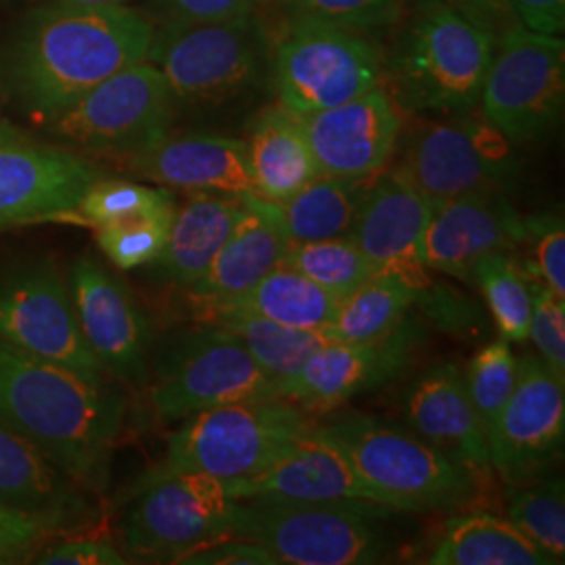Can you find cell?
<instances>
[{"mask_svg": "<svg viewBox=\"0 0 565 565\" xmlns=\"http://www.w3.org/2000/svg\"><path fill=\"white\" fill-rule=\"evenodd\" d=\"M126 401L97 382L0 340V422L41 448L88 494L109 486Z\"/></svg>", "mask_w": 565, "mask_h": 565, "instance_id": "obj_1", "label": "cell"}, {"mask_svg": "<svg viewBox=\"0 0 565 565\" xmlns=\"http://www.w3.org/2000/svg\"><path fill=\"white\" fill-rule=\"evenodd\" d=\"M151 21L124 4L44 2L11 55V84L21 105L53 121L97 84L147 60Z\"/></svg>", "mask_w": 565, "mask_h": 565, "instance_id": "obj_2", "label": "cell"}, {"mask_svg": "<svg viewBox=\"0 0 565 565\" xmlns=\"http://www.w3.org/2000/svg\"><path fill=\"white\" fill-rule=\"evenodd\" d=\"M494 39L448 0H422L392 61L396 97L411 111L463 114L480 103Z\"/></svg>", "mask_w": 565, "mask_h": 565, "instance_id": "obj_3", "label": "cell"}, {"mask_svg": "<svg viewBox=\"0 0 565 565\" xmlns=\"http://www.w3.org/2000/svg\"><path fill=\"white\" fill-rule=\"evenodd\" d=\"M340 446L373 501L401 511H446L473 497V478L415 431L348 413L319 425Z\"/></svg>", "mask_w": 565, "mask_h": 565, "instance_id": "obj_4", "label": "cell"}, {"mask_svg": "<svg viewBox=\"0 0 565 565\" xmlns=\"http://www.w3.org/2000/svg\"><path fill=\"white\" fill-rule=\"evenodd\" d=\"M390 511L369 501L237 499L233 534L268 548L279 564H377L390 551L377 520Z\"/></svg>", "mask_w": 565, "mask_h": 565, "instance_id": "obj_5", "label": "cell"}, {"mask_svg": "<svg viewBox=\"0 0 565 565\" xmlns=\"http://www.w3.org/2000/svg\"><path fill=\"white\" fill-rule=\"evenodd\" d=\"M315 424L302 406L285 398H258L214 406L182 419L168 438L162 463L137 488L170 473H205L223 482L256 476L282 448Z\"/></svg>", "mask_w": 565, "mask_h": 565, "instance_id": "obj_6", "label": "cell"}, {"mask_svg": "<svg viewBox=\"0 0 565 565\" xmlns=\"http://www.w3.org/2000/svg\"><path fill=\"white\" fill-rule=\"evenodd\" d=\"M279 398L277 382L231 333L200 324L163 343L153 361L149 401L162 424L223 404Z\"/></svg>", "mask_w": 565, "mask_h": 565, "instance_id": "obj_7", "label": "cell"}, {"mask_svg": "<svg viewBox=\"0 0 565 565\" xmlns=\"http://www.w3.org/2000/svg\"><path fill=\"white\" fill-rule=\"evenodd\" d=\"M235 499L223 480L170 473L135 490L121 520L124 553L135 562L179 564L184 555L233 534Z\"/></svg>", "mask_w": 565, "mask_h": 565, "instance_id": "obj_8", "label": "cell"}, {"mask_svg": "<svg viewBox=\"0 0 565 565\" xmlns=\"http://www.w3.org/2000/svg\"><path fill=\"white\" fill-rule=\"evenodd\" d=\"M177 102L162 72L145 60L97 84L51 124L82 151L126 160L162 141Z\"/></svg>", "mask_w": 565, "mask_h": 565, "instance_id": "obj_9", "label": "cell"}, {"mask_svg": "<svg viewBox=\"0 0 565 565\" xmlns=\"http://www.w3.org/2000/svg\"><path fill=\"white\" fill-rule=\"evenodd\" d=\"M564 102V39L511 28L494 44L480 93L488 126L511 141H534L559 121Z\"/></svg>", "mask_w": 565, "mask_h": 565, "instance_id": "obj_10", "label": "cell"}, {"mask_svg": "<svg viewBox=\"0 0 565 565\" xmlns=\"http://www.w3.org/2000/svg\"><path fill=\"white\" fill-rule=\"evenodd\" d=\"M382 78L380 53L354 30L300 20L275 53V86L282 109L302 118L350 102Z\"/></svg>", "mask_w": 565, "mask_h": 565, "instance_id": "obj_11", "label": "cell"}, {"mask_svg": "<svg viewBox=\"0 0 565 565\" xmlns=\"http://www.w3.org/2000/svg\"><path fill=\"white\" fill-rule=\"evenodd\" d=\"M263 34L252 15L228 21H166L153 30L147 61L179 102L218 103L256 76Z\"/></svg>", "mask_w": 565, "mask_h": 565, "instance_id": "obj_12", "label": "cell"}, {"mask_svg": "<svg viewBox=\"0 0 565 565\" xmlns=\"http://www.w3.org/2000/svg\"><path fill=\"white\" fill-rule=\"evenodd\" d=\"M0 340L103 382L107 373L90 352L60 266L34 256L0 273Z\"/></svg>", "mask_w": 565, "mask_h": 565, "instance_id": "obj_13", "label": "cell"}, {"mask_svg": "<svg viewBox=\"0 0 565 565\" xmlns=\"http://www.w3.org/2000/svg\"><path fill=\"white\" fill-rule=\"evenodd\" d=\"M564 431V377L539 356L518 361L513 394L486 434L492 469L509 486L536 480L559 457Z\"/></svg>", "mask_w": 565, "mask_h": 565, "instance_id": "obj_14", "label": "cell"}, {"mask_svg": "<svg viewBox=\"0 0 565 565\" xmlns=\"http://www.w3.org/2000/svg\"><path fill=\"white\" fill-rule=\"evenodd\" d=\"M425 342L419 321L406 319L377 340L327 343L302 369L277 385V396L302 406L323 411L350 398L396 382L415 364Z\"/></svg>", "mask_w": 565, "mask_h": 565, "instance_id": "obj_15", "label": "cell"}, {"mask_svg": "<svg viewBox=\"0 0 565 565\" xmlns=\"http://www.w3.org/2000/svg\"><path fill=\"white\" fill-rule=\"evenodd\" d=\"M392 170L401 181L440 203L482 191H505L509 166L490 153L484 132L463 121L417 120L398 137Z\"/></svg>", "mask_w": 565, "mask_h": 565, "instance_id": "obj_16", "label": "cell"}, {"mask_svg": "<svg viewBox=\"0 0 565 565\" xmlns=\"http://www.w3.org/2000/svg\"><path fill=\"white\" fill-rule=\"evenodd\" d=\"M67 282L82 335L105 373L124 384H147L151 335L128 287L88 256L74 263Z\"/></svg>", "mask_w": 565, "mask_h": 565, "instance_id": "obj_17", "label": "cell"}, {"mask_svg": "<svg viewBox=\"0 0 565 565\" xmlns=\"http://www.w3.org/2000/svg\"><path fill=\"white\" fill-rule=\"evenodd\" d=\"M97 179V168L72 151L0 132V231L63 223Z\"/></svg>", "mask_w": 565, "mask_h": 565, "instance_id": "obj_18", "label": "cell"}, {"mask_svg": "<svg viewBox=\"0 0 565 565\" xmlns=\"http://www.w3.org/2000/svg\"><path fill=\"white\" fill-rule=\"evenodd\" d=\"M321 174L375 177L403 132L396 102L377 84L350 102L300 118Z\"/></svg>", "mask_w": 565, "mask_h": 565, "instance_id": "obj_19", "label": "cell"}, {"mask_svg": "<svg viewBox=\"0 0 565 565\" xmlns=\"http://www.w3.org/2000/svg\"><path fill=\"white\" fill-rule=\"evenodd\" d=\"M525 239L524 218L505 191H482L434 207L422 239L427 270L473 281V268L492 254H509Z\"/></svg>", "mask_w": 565, "mask_h": 565, "instance_id": "obj_20", "label": "cell"}, {"mask_svg": "<svg viewBox=\"0 0 565 565\" xmlns=\"http://www.w3.org/2000/svg\"><path fill=\"white\" fill-rule=\"evenodd\" d=\"M431 214L434 203L387 172L371 182L350 233L375 273L403 279L419 294V302L429 291L422 239Z\"/></svg>", "mask_w": 565, "mask_h": 565, "instance_id": "obj_21", "label": "cell"}, {"mask_svg": "<svg viewBox=\"0 0 565 565\" xmlns=\"http://www.w3.org/2000/svg\"><path fill=\"white\" fill-rule=\"evenodd\" d=\"M237 499H282V501H369L366 486L319 425L310 427L258 471L256 476L224 482Z\"/></svg>", "mask_w": 565, "mask_h": 565, "instance_id": "obj_22", "label": "cell"}, {"mask_svg": "<svg viewBox=\"0 0 565 565\" xmlns=\"http://www.w3.org/2000/svg\"><path fill=\"white\" fill-rule=\"evenodd\" d=\"M404 417L411 431L440 450L473 478L492 471L484 427L465 387L463 371L455 363L434 364L408 385Z\"/></svg>", "mask_w": 565, "mask_h": 565, "instance_id": "obj_23", "label": "cell"}, {"mask_svg": "<svg viewBox=\"0 0 565 565\" xmlns=\"http://www.w3.org/2000/svg\"><path fill=\"white\" fill-rule=\"evenodd\" d=\"M145 181L189 193L242 198L254 193L245 142L218 135H166L162 141L124 160Z\"/></svg>", "mask_w": 565, "mask_h": 565, "instance_id": "obj_24", "label": "cell"}, {"mask_svg": "<svg viewBox=\"0 0 565 565\" xmlns=\"http://www.w3.org/2000/svg\"><path fill=\"white\" fill-rule=\"evenodd\" d=\"M0 507L86 527L93 518L88 492L67 478L39 446L0 422Z\"/></svg>", "mask_w": 565, "mask_h": 565, "instance_id": "obj_25", "label": "cell"}, {"mask_svg": "<svg viewBox=\"0 0 565 565\" xmlns=\"http://www.w3.org/2000/svg\"><path fill=\"white\" fill-rule=\"evenodd\" d=\"M373 179L319 174L281 202H268L254 193L242 195V202L277 224L289 243L350 237Z\"/></svg>", "mask_w": 565, "mask_h": 565, "instance_id": "obj_26", "label": "cell"}, {"mask_svg": "<svg viewBox=\"0 0 565 565\" xmlns=\"http://www.w3.org/2000/svg\"><path fill=\"white\" fill-rule=\"evenodd\" d=\"M243 207L245 212L239 223L235 224L214 263L210 264L200 281L189 287L193 302H231L281 264L282 254L289 245L285 233L263 212L245 203Z\"/></svg>", "mask_w": 565, "mask_h": 565, "instance_id": "obj_27", "label": "cell"}, {"mask_svg": "<svg viewBox=\"0 0 565 565\" xmlns=\"http://www.w3.org/2000/svg\"><path fill=\"white\" fill-rule=\"evenodd\" d=\"M243 212L239 198L193 193L189 202L177 207L168 242L156 260L163 277L184 289L193 287L223 249Z\"/></svg>", "mask_w": 565, "mask_h": 565, "instance_id": "obj_28", "label": "cell"}, {"mask_svg": "<svg viewBox=\"0 0 565 565\" xmlns=\"http://www.w3.org/2000/svg\"><path fill=\"white\" fill-rule=\"evenodd\" d=\"M243 142L254 195L263 200H287L321 174L302 121L282 107L260 114Z\"/></svg>", "mask_w": 565, "mask_h": 565, "instance_id": "obj_29", "label": "cell"}, {"mask_svg": "<svg viewBox=\"0 0 565 565\" xmlns=\"http://www.w3.org/2000/svg\"><path fill=\"white\" fill-rule=\"evenodd\" d=\"M198 321L231 333L277 385L294 377L302 364L331 340L323 331L296 329L224 303H195Z\"/></svg>", "mask_w": 565, "mask_h": 565, "instance_id": "obj_30", "label": "cell"}, {"mask_svg": "<svg viewBox=\"0 0 565 565\" xmlns=\"http://www.w3.org/2000/svg\"><path fill=\"white\" fill-rule=\"evenodd\" d=\"M427 564L548 565L553 559L511 522L490 513H467L448 522Z\"/></svg>", "mask_w": 565, "mask_h": 565, "instance_id": "obj_31", "label": "cell"}, {"mask_svg": "<svg viewBox=\"0 0 565 565\" xmlns=\"http://www.w3.org/2000/svg\"><path fill=\"white\" fill-rule=\"evenodd\" d=\"M340 298L302 273L277 266L239 298L223 302L245 312L270 319L275 323L323 331L335 315Z\"/></svg>", "mask_w": 565, "mask_h": 565, "instance_id": "obj_32", "label": "cell"}, {"mask_svg": "<svg viewBox=\"0 0 565 565\" xmlns=\"http://www.w3.org/2000/svg\"><path fill=\"white\" fill-rule=\"evenodd\" d=\"M417 302L419 294L403 279L375 273L343 298L323 333L335 343L377 340L401 323Z\"/></svg>", "mask_w": 565, "mask_h": 565, "instance_id": "obj_33", "label": "cell"}, {"mask_svg": "<svg viewBox=\"0 0 565 565\" xmlns=\"http://www.w3.org/2000/svg\"><path fill=\"white\" fill-rule=\"evenodd\" d=\"M170 210H177V202L166 186L153 189L139 182L99 177L84 191L81 202L65 216L63 223L99 228L105 224L126 223Z\"/></svg>", "mask_w": 565, "mask_h": 565, "instance_id": "obj_34", "label": "cell"}, {"mask_svg": "<svg viewBox=\"0 0 565 565\" xmlns=\"http://www.w3.org/2000/svg\"><path fill=\"white\" fill-rule=\"evenodd\" d=\"M281 266L302 273L340 300L375 275V268L350 237L289 243Z\"/></svg>", "mask_w": 565, "mask_h": 565, "instance_id": "obj_35", "label": "cell"}, {"mask_svg": "<svg viewBox=\"0 0 565 565\" xmlns=\"http://www.w3.org/2000/svg\"><path fill=\"white\" fill-rule=\"evenodd\" d=\"M478 281L492 319L507 342H525L536 287L527 273L509 254H492L476 264Z\"/></svg>", "mask_w": 565, "mask_h": 565, "instance_id": "obj_36", "label": "cell"}, {"mask_svg": "<svg viewBox=\"0 0 565 565\" xmlns=\"http://www.w3.org/2000/svg\"><path fill=\"white\" fill-rule=\"evenodd\" d=\"M520 484L509 501V522L541 546L553 564L565 555L564 480H532Z\"/></svg>", "mask_w": 565, "mask_h": 565, "instance_id": "obj_37", "label": "cell"}, {"mask_svg": "<svg viewBox=\"0 0 565 565\" xmlns=\"http://www.w3.org/2000/svg\"><path fill=\"white\" fill-rule=\"evenodd\" d=\"M463 377L469 401L488 434L518 382V359L507 340L484 345L467 364Z\"/></svg>", "mask_w": 565, "mask_h": 565, "instance_id": "obj_38", "label": "cell"}, {"mask_svg": "<svg viewBox=\"0 0 565 565\" xmlns=\"http://www.w3.org/2000/svg\"><path fill=\"white\" fill-rule=\"evenodd\" d=\"M177 210L135 218L126 223L105 224L95 231V242L103 254L120 270L139 268L145 264L156 263L168 242L170 224L174 221Z\"/></svg>", "mask_w": 565, "mask_h": 565, "instance_id": "obj_39", "label": "cell"}, {"mask_svg": "<svg viewBox=\"0 0 565 565\" xmlns=\"http://www.w3.org/2000/svg\"><path fill=\"white\" fill-rule=\"evenodd\" d=\"M300 20L324 21L350 30L380 28L398 15V0H282Z\"/></svg>", "mask_w": 565, "mask_h": 565, "instance_id": "obj_40", "label": "cell"}, {"mask_svg": "<svg viewBox=\"0 0 565 565\" xmlns=\"http://www.w3.org/2000/svg\"><path fill=\"white\" fill-rule=\"evenodd\" d=\"M72 530L57 520L0 507V565L30 564L42 545Z\"/></svg>", "mask_w": 565, "mask_h": 565, "instance_id": "obj_41", "label": "cell"}, {"mask_svg": "<svg viewBox=\"0 0 565 565\" xmlns=\"http://www.w3.org/2000/svg\"><path fill=\"white\" fill-rule=\"evenodd\" d=\"M527 340L534 342L546 366L565 380V300L546 285L534 291Z\"/></svg>", "mask_w": 565, "mask_h": 565, "instance_id": "obj_42", "label": "cell"}, {"mask_svg": "<svg viewBox=\"0 0 565 565\" xmlns=\"http://www.w3.org/2000/svg\"><path fill=\"white\" fill-rule=\"evenodd\" d=\"M30 564L39 565H121L128 564L118 546L107 536L72 530L51 539L39 548Z\"/></svg>", "mask_w": 565, "mask_h": 565, "instance_id": "obj_43", "label": "cell"}, {"mask_svg": "<svg viewBox=\"0 0 565 565\" xmlns=\"http://www.w3.org/2000/svg\"><path fill=\"white\" fill-rule=\"evenodd\" d=\"M525 223V237H532L536 273L546 287L565 296V233L557 216H539Z\"/></svg>", "mask_w": 565, "mask_h": 565, "instance_id": "obj_44", "label": "cell"}, {"mask_svg": "<svg viewBox=\"0 0 565 565\" xmlns=\"http://www.w3.org/2000/svg\"><path fill=\"white\" fill-rule=\"evenodd\" d=\"M186 565H277L279 559L263 545L242 536H226L184 555Z\"/></svg>", "mask_w": 565, "mask_h": 565, "instance_id": "obj_45", "label": "cell"}, {"mask_svg": "<svg viewBox=\"0 0 565 565\" xmlns=\"http://www.w3.org/2000/svg\"><path fill=\"white\" fill-rule=\"evenodd\" d=\"M168 21H228L252 15L258 0H153Z\"/></svg>", "mask_w": 565, "mask_h": 565, "instance_id": "obj_46", "label": "cell"}, {"mask_svg": "<svg viewBox=\"0 0 565 565\" xmlns=\"http://www.w3.org/2000/svg\"><path fill=\"white\" fill-rule=\"evenodd\" d=\"M518 21L534 32L557 36L565 28V0H501Z\"/></svg>", "mask_w": 565, "mask_h": 565, "instance_id": "obj_47", "label": "cell"}, {"mask_svg": "<svg viewBox=\"0 0 565 565\" xmlns=\"http://www.w3.org/2000/svg\"><path fill=\"white\" fill-rule=\"evenodd\" d=\"M46 2H65V4H124L126 0H46Z\"/></svg>", "mask_w": 565, "mask_h": 565, "instance_id": "obj_48", "label": "cell"}]
</instances>
